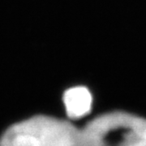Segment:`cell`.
I'll list each match as a JSON object with an SVG mask.
<instances>
[{
  "mask_svg": "<svg viewBox=\"0 0 146 146\" xmlns=\"http://www.w3.org/2000/svg\"><path fill=\"white\" fill-rule=\"evenodd\" d=\"M76 146H146V119L115 111L78 129Z\"/></svg>",
  "mask_w": 146,
  "mask_h": 146,
  "instance_id": "obj_1",
  "label": "cell"
},
{
  "mask_svg": "<svg viewBox=\"0 0 146 146\" xmlns=\"http://www.w3.org/2000/svg\"><path fill=\"white\" fill-rule=\"evenodd\" d=\"M78 128L65 120L37 115L17 123L0 138V146H76Z\"/></svg>",
  "mask_w": 146,
  "mask_h": 146,
  "instance_id": "obj_2",
  "label": "cell"
},
{
  "mask_svg": "<svg viewBox=\"0 0 146 146\" xmlns=\"http://www.w3.org/2000/svg\"><path fill=\"white\" fill-rule=\"evenodd\" d=\"M63 103L68 118L81 119L89 114L93 106V96L84 86H76L63 94Z\"/></svg>",
  "mask_w": 146,
  "mask_h": 146,
  "instance_id": "obj_3",
  "label": "cell"
}]
</instances>
